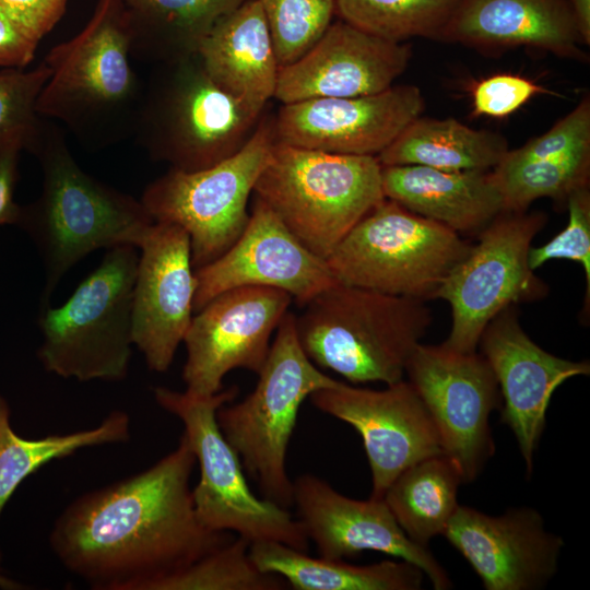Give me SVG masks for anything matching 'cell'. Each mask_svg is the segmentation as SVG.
Returning a JSON list of instances; mask_svg holds the SVG:
<instances>
[{
    "label": "cell",
    "mask_w": 590,
    "mask_h": 590,
    "mask_svg": "<svg viewBox=\"0 0 590 590\" xmlns=\"http://www.w3.org/2000/svg\"><path fill=\"white\" fill-rule=\"evenodd\" d=\"M194 464L182 433L149 469L75 498L50 532L54 554L92 589L157 590L235 538L200 523L190 488Z\"/></svg>",
    "instance_id": "6da1fadb"
},
{
    "label": "cell",
    "mask_w": 590,
    "mask_h": 590,
    "mask_svg": "<svg viewBox=\"0 0 590 590\" xmlns=\"http://www.w3.org/2000/svg\"><path fill=\"white\" fill-rule=\"evenodd\" d=\"M34 154L43 169V189L35 202L22 208L19 224L43 260L45 306L81 259L99 248H140L154 221L140 200L82 170L57 129L44 127Z\"/></svg>",
    "instance_id": "7a4b0ae2"
},
{
    "label": "cell",
    "mask_w": 590,
    "mask_h": 590,
    "mask_svg": "<svg viewBox=\"0 0 590 590\" xmlns=\"http://www.w3.org/2000/svg\"><path fill=\"white\" fill-rule=\"evenodd\" d=\"M130 57L123 3L98 0L84 28L46 55L50 75L37 98L38 115L91 145L120 140L133 131L143 94Z\"/></svg>",
    "instance_id": "3957f363"
},
{
    "label": "cell",
    "mask_w": 590,
    "mask_h": 590,
    "mask_svg": "<svg viewBox=\"0 0 590 590\" xmlns=\"http://www.w3.org/2000/svg\"><path fill=\"white\" fill-rule=\"evenodd\" d=\"M425 303L337 282L295 315L297 338L316 366L355 385H391L433 321Z\"/></svg>",
    "instance_id": "277c9868"
},
{
    "label": "cell",
    "mask_w": 590,
    "mask_h": 590,
    "mask_svg": "<svg viewBox=\"0 0 590 590\" xmlns=\"http://www.w3.org/2000/svg\"><path fill=\"white\" fill-rule=\"evenodd\" d=\"M155 66L133 126L151 158L196 172L226 160L246 144L262 113L217 86L198 54Z\"/></svg>",
    "instance_id": "5b68a950"
},
{
    "label": "cell",
    "mask_w": 590,
    "mask_h": 590,
    "mask_svg": "<svg viewBox=\"0 0 590 590\" xmlns=\"http://www.w3.org/2000/svg\"><path fill=\"white\" fill-rule=\"evenodd\" d=\"M253 194L324 260L386 199L377 156L333 154L276 141Z\"/></svg>",
    "instance_id": "8992f818"
},
{
    "label": "cell",
    "mask_w": 590,
    "mask_h": 590,
    "mask_svg": "<svg viewBox=\"0 0 590 590\" xmlns=\"http://www.w3.org/2000/svg\"><path fill=\"white\" fill-rule=\"evenodd\" d=\"M137 247L107 249L102 263L59 307L42 306L44 368L79 381H119L128 376L133 345L132 298Z\"/></svg>",
    "instance_id": "52a82bcc"
},
{
    "label": "cell",
    "mask_w": 590,
    "mask_h": 590,
    "mask_svg": "<svg viewBox=\"0 0 590 590\" xmlns=\"http://www.w3.org/2000/svg\"><path fill=\"white\" fill-rule=\"evenodd\" d=\"M258 376L252 392L238 403L223 404L216 421L263 498L287 508L293 505V481L286 453L299 408L312 392L338 380L304 353L291 311L282 318Z\"/></svg>",
    "instance_id": "ba28073f"
},
{
    "label": "cell",
    "mask_w": 590,
    "mask_h": 590,
    "mask_svg": "<svg viewBox=\"0 0 590 590\" xmlns=\"http://www.w3.org/2000/svg\"><path fill=\"white\" fill-rule=\"evenodd\" d=\"M153 393L156 403L184 424V435L199 463L200 479L192 498L200 523L214 532L236 533L250 544L274 541L307 553L309 539L300 520L253 494L239 457L219 427L216 412L236 398L237 386L210 397L165 387H156Z\"/></svg>",
    "instance_id": "9c48e42d"
},
{
    "label": "cell",
    "mask_w": 590,
    "mask_h": 590,
    "mask_svg": "<svg viewBox=\"0 0 590 590\" xmlns=\"http://www.w3.org/2000/svg\"><path fill=\"white\" fill-rule=\"evenodd\" d=\"M448 227L385 199L326 259L340 283L427 302L468 253Z\"/></svg>",
    "instance_id": "30bf717a"
},
{
    "label": "cell",
    "mask_w": 590,
    "mask_h": 590,
    "mask_svg": "<svg viewBox=\"0 0 590 590\" xmlns=\"http://www.w3.org/2000/svg\"><path fill=\"white\" fill-rule=\"evenodd\" d=\"M274 143V118L261 117L232 156L196 172L169 168L144 189L140 201L153 221L187 233L194 270L217 259L244 232L249 197Z\"/></svg>",
    "instance_id": "8fae6325"
},
{
    "label": "cell",
    "mask_w": 590,
    "mask_h": 590,
    "mask_svg": "<svg viewBox=\"0 0 590 590\" xmlns=\"http://www.w3.org/2000/svg\"><path fill=\"white\" fill-rule=\"evenodd\" d=\"M543 212H502L477 234L468 253L450 271L436 298L451 308L446 346L474 352L502 310L543 298L548 286L530 268L529 250L544 227Z\"/></svg>",
    "instance_id": "7c38bea8"
},
{
    "label": "cell",
    "mask_w": 590,
    "mask_h": 590,
    "mask_svg": "<svg viewBox=\"0 0 590 590\" xmlns=\"http://www.w3.org/2000/svg\"><path fill=\"white\" fill-rule=\"evenodd\" d=\"M405 376L432 417L442 453L456 462L463 483L473 482L495 450L489 416L502 397L492 367L476 351L420 343Z\"/></svg>",
    "instance_id": "4fadbf2b"
},
{
    "label": "cell",
    "mask_w": 590,
    "mask_h": 590,
    "mask_svg": "<svg viewBox=\"0 0 590 590\" xmlns=\"http://www.w3.org/2000/svg\"><path fill=\"white\" fill-rule=\"evenodd\" d=\"M292 302L290 294L278 288L241 286L219 294L196 311L182 340L186 392L213 396L222 390L224 377L237 368L258 375L271 337Z\"/></svg>",
    "instance_id": "5bb4252c"
},
{
    "label": "cell",
    "mask_w": 590,
    "mask_h": 590,
    "mask_svg": "<svg viewBox=\"0 0 590 590\" xmlns=\"http://www.w3.org/2000/svg\"><path fill=\"white\" fill-rule=\"evenodd\" d=\"M309 401L359 434L371 473V497L384 498L390 484L409 467L442 453L432 417L408 380L382 390L341 381L318 389Z\"/></svg>",
    "instance_id": "9a60e30c"
},
{
    "label": "cell",
    "mask_w": 590,
    "mask_h": 590,
    "mask_svg": "<svg viewBox=\"0 0 590 590\" xmlns=\"http://www.w3.org/2000/svg\"><path fill=\"white\" fill-rule=\"evenodd\" d=\"M194 278L193 311L241 286L284 291L303 307L338 282L327 261L307 249L257 197L239 238L217 259L196 269Z\"/></svg>",
    "instance_id": "2e32d148"
},
{
    "label": "cell",
    "mask_w": 590,
    "mask_h": 590,
    "mask_svg": "<svg viewBox=\"0 0 590 590\" xmlns=\"http://www.w3.org/2000/svg\"><path fill=\"white\" fill-rule=\"evenodd\" d=\"M293 504L319 556L343 559L380 552L417 566L434 589L451 588L447 571L428 546L405 534L384 498L353 499L324 480L303 474L293 481Z\"/></svg>",
    "instance_id": "e0dca14e"
},
{
    "label": "cell",
    "mask_w": 590,
    "mask_h": 590,
    "mask_svg": "<svg viewBox=\"0 0 590 590\" xmlns=\"http://www.w3.org/2000/svg\"><path fill=\"white\" fill-rule=\"evenodd\" d=\"M423 109L424 97L414 85L283 104L274 118L275 141L333 154L377 156Z\"/></svg>",
    "instance_id": "ac0fdd59"
},
{
    "label": "cell",
    "mask_w": 590,
    "mask_h": 590,
    "mask_svg": "<svg viewBox=\"0 0 590 590\" xmlns=\"http://www.w3.org/2000/svg\"><path fill=\"white\" fill-rule=\"evenodd\" d=\"M486 590H540L558 570L564 540L531 507L486 515L459 505L444 534Z\"/></svg>",
    "instance_id": "d6986e66"
},
{
    "label": "cell",
    "mask_w": 590,
    "mask_h": 590,
    "mask_svg": "<svg viewBox=\"0 0 590 590\" xmlns=\"http://www.w3.org/2000/svg\"><path fill=\"white\" fill-rule=\"evenodd\" d=\"M479 345L498 382L502 422L511 429L531 474L554 391L569 378L588 376L590 364L558 357L539 346L522 329L516 306L489 321Z\"/></svg>",
    "instance_id": "ffe728a7"
},
{
    "label": "cell",
    "mask_w": 590,
    "mask_h": 590,
    "mask_svg": "<svg viewBox=\"0 0 590 590\" xmlns=\"http://www.w3.org/2000/svg\"><path fill=\"white\" fill-rule=\"evenodd\" d=\"M132 298V340L148 367L166 371L193 312L190 241L184 228L154 222L139 248Z\"/></svg>",
    "instance_id": "44dd1931"
},
{
    "label": "cell",
    "mask_w": 590,
    "mask_h": 590,
    "mask_svg": "<svg viewBox=\"0 0 590 590\" xmlns=\"http://www.w3.org/2000/svg\"><path fill=\"white\" fill-rule=\"evenodd\" d=\"M411 46L332 22L297 60L280 68L274 98L292 104L311 98L381 93L405 71Z\"/></svg>",
    "instance_id": "7402d4cb"
},
{
    "label": "cell",
    "mask_w": 590,
    "mask_h": 590,
    "mask_svg": "<svg viewBox=\"0 0 590 590\" xmlns=\"http://www.w3.org/2000/svg\"><path fill=\"white\" fill-rule=\"evenodd\" d=\"M442 40L480 49L533 47L579 58L583 44L567 0H459Z\"/></svg>",
    "instance_id": "603a6c76"
},
{
    "label": "cell",
    "mask_w": 590,
    "mask_h": 590,
    "mask_svg": "<svg viewBox=\"0 0 590 590\" xmlns=\"http://www.w3.org/2000/svg\"><path fill=\"white\" fill-rule=\"evenodd\" d=\"M385 198L460 236L477 235L503 212L491 170H445L420 165L381 166Z\"/></svg>",
    "instance_id": "cb8c5ba5"
},
{
    "label": "cell",
    "mask_w": 590,
    "mask_h": 590,
    "mask_svg": "<svg viewBox=\"0 0 590 590\" xmlns=\"http://www.w3.org/2000/svg\"><path fill=\"white\" fill-rule=\"evenodd\" d=\"M198 56L213 82L252 110L274 97L279 63L259 0H247L222 16Z\"/></svg>",
    "instance_id": "d4e9b609"
},
{
    "label": "cell",
    "mask_w": 590,
    "mask_h": 590,
    "mask_svg": "<svg viewBox=\"0 0 590 590\" xmlns=\"http://www.w3.org/2000/svg\"><path fill=\"white\" fill-rule=\"evenodd\" d=\"M249 555L261 571L281 576L296 590H418L425 577L417 566L402 559L357 566L311 557L274 541L251 543Z\"/></svg>",
    "instance_id": "484cf974"
},
{
    "label": "cell",
    "mask_w": 590,
    "mask_h": 590,
    "mask_svg": "<svg viewBox=\"0 0 590 590\" xmlns=\"http://www.w3.org/2000/svg\"><path fill=\"white\" fill-rule=\"evenodd\" d=\"M247 0H121L130 55L155 64L198 54L215 23Z\"/></svg>",
    "instance_id": "4316f807"
},
{
    "label": "cell",
    "mask_w": 590,
    "mask_h": 590,
    "mask_svg": "<svg viewBox=\"0 0 590 590\" xmlns=\"http://www.w3.org/2000/svg\"><path fill=\"white\" fill-rule=\"evenodd\" d=\"M500 135L453 118L417 117L381 152V166L420 165L445 170H492L508 151Z\"/></svg>",
    "instance_id": "83f0119b"
},
{
    "label": "cell",
    "mask_w": 590,
    "mask_h": 590,
    "mask_svg": "<svg viewBox=\"0 0 590 590\" xmlns=\"http://www.w3.org/2000/svg\"><path fill=\"white\" fill-rule=\"evenodd\" d=\"M462 483L456 462L439 453L404 470L390 484L384 499L405 534L428 546L433 538L444 534L456 512Z\"/></svg>",
    "instance_id": "f1b7e54d"
},
{
    "label": "cell",
    "mask_w": 590,
    "mask_h": 590,
    "mask_svg": "<svg viewBox=\"0 0 590 590\" xmlns=\"http://www.w3.org/2000/svg\"><path fill=\"white\" fill-rule=\"evenodd\" d=\"M130 424L126 412L115 410L90 429L25 439L12 429L9 405L0 396V514L21 482L43 465L83 448L126 442Z\"/></svg>",
    "instance_id": "f546056e"
},
{
    "label": "cell",
    "mask_w": 590,
    "mask_h": 590,
    "mask_svg": "<svg viewBox=\"0 0 590 590\" xmlns=\"http://www.w3.org/2000/svg\"><path fill=\"white\" fill-rule=\"evenodd\" d=\"M459 0H334L345 23L377 37L404 43L442 39Z\"/></svg>",
    "instance_id": "4dcf8cb0"
},
{
    "label": "cell",
    "mask_w": 590,
    "mask_h": 590,
    "mask_svg": "<svg viewBox=\"0 0 590 590\" xmlns=\"http://www.w3.org/2000/svg\"><path fill=\"white\" fill-rule=\"evenodd\" d=\"M491 174L503 200V211L524 212L541 198L566 202L575 189L589 185L590 151L516 164L499 163Z\"/></svg>",
    "instance_id": "1f68e13d"
},
{
    "label": "cell",
    "mask_w": 590,
    "mask_h": 590,
    "mask_svg": "<svg viewBox=\"0 0 590 590\" xmlns=\"http://www.w3.org/2000/svg\"><path fill=\"white\" fill-rule=\"evenodd\" d=\"M250 543L235 536L162 582L157 590H282L287 582L261 571L249 555Z\"/></svg>",
    "instance_id": "d6a6232c"
},
{
    "label": "cell",
    "mask_w": 590,
    "mask_h": 590,
    "mask_svg": "<svg viewBox=\"0 0 590 590\" xmlns=\"http://www.w3.org/2000/svg\"><path fill=\"white\" fill-rule=\"evenodd\" d=\"M49 75L50 68L44 61L28 71L0 73V157L36 151L44 131L36 103Z\"/></svg>",
    "instance_id": "836d02e7"
},
{
    "label": "cell",
    "mask_w": 590,
    "mask_h": 590,
    "mask_svg": "<svg viewBox=\"0 0 590 590\" xmlns=\"http://www.w3.org/2000/svg\"><path fill=\"white\" fill-rule=\"evenodd\" d=\"M279 67L302 57L324 33L335 14L334 0H259Z\"/></svg>",
    "instance_id": "e575fe53"
},
{
    "label": "cell",
    "mask_w": 590,
    "mask_h": 590,
    "mask_svg": "<svg viewBox=\"0 0 590 590\" xmlns=\"http://www.w3.org/2000/svg\"><path fill=\"white\" fill-rule=\"evenodd\" d=\"M568 222L565 228L546 244L531 246L528 255L530 268L535 271L545 262L566 259L578 262L586 275L587 293L583 310L589 314L590 298V190L589 185L575 189L566 200Z\"/></svg>",
    "instance_id": "d590c367"
},
{
    "label": "cell",
    "mask_w": 590,
    "mask_h": 590,
    "mask_svg": "<svg viewBox=\"0 0 590 590\" xmlns=\"http://www.w3.org/2000/svg\"><path fill=\"white\" fill-rule=\"evenodd\" d=\"M590 151V99L579 104L545 133L522 146L508 150L499 163L516 164Z\"/></svg>",
    "instance_id": "8d00e7d4"
},
{
    "label": "cell",
    "mask_w": 590,
    "mask_h": 590,
    "mask_svg": "<svg viewBox=\"0 0 590 590\" xmlns=\"http://www.w3.org/2000/svg\"><path fill=\"white\" fill-rule=\"evenodd\" d=\"M550 93L535 82L502 73L480 81L472 93L473 110L479 116L502 118L510 115L538 94Z\"/></svg>",
    "instance_id": "74e56055"
},
{
    "label": "cell",
    "mask_w": 590,
    "mask_h": 590,
    "mask_svg": "<svg viewBox=\"0 0 590 590\" xmlns=\"http://www.w3.org/2000/svg\"><path fill=\"white\" fill-rule=\"evenodd\" d=\"M68 0H0V3L36 40L59 22Z\"/></svg>",
    "instance_id": "f35d334b"
},
{
    "label": "cell",
    "mask_w": 590,
    "mask_h": 590,
    "mask_svg": "<svg viewBox=\"0 0 590 590\" xmlns=\"http://www.w3.org/2000/svg\"><path fill=\"white\" fill-rule=\"evenodd\" d=\"M38 43L0 3V67L23 69L34 59Z\"/></svg>",
    "instance_id": "ab89813d"
},
{
    "label": "cell",
    "mask_w": 590,
    "mask_h": 590,
    "mask_svg": "<svg viewBox=\"0 0 590 590\" xmlns=\"http://www.w3.org/2000/svg\"><path fill=\"white\" fill-rule=\"evenodd\" d=\"M17 156L10 153L0 157V226L19 224L21 219L22 208L13 200Z\"/></svg>",
    "instance_id": "60d3db41"
},
{
    "label": "cell",
    "mask_w": 590,
    "mask_h": 590,
    "mask_svg": "<svg viewBox=\"0 0 590 590\" xmlns=\"http://www.w3.org/2000/svg\"><path fill=\"white\" fill-rule=\"evenodd\" d=\"M583 45L590 44V0H567Z\"/></svg>",
    "instance_id": "b9f144b4"
},
{
    "label": "cell",
    "mask_w": 590,
    "mask_h": 590,
    "mask_svg": "<svg viewBox=\"0 0 590 590\" xmlns=\"http://www.w3.org/2000/svg\"><path fill=\"white\" fill-rule=\"evenodd\" d=\"M0 588L2 589H20L22 588L20 583L7 578L0 573Z\"/></svg>",
    "instance_id": "7bdbcfd3"
}]
</instances>
